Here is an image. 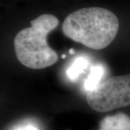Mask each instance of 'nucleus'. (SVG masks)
I'll return each instance as SVG.
<instances>
[{
  "mask_svg": "<svg viewBox=\"0 0 130 130\" xmlns=\"http://www.w3.org/2000/svg\"><path fill=\"white\" fill-rule=\"evenodd\" d=\"M120 28L119 16L111 9L99 6L74 10L65 17L61 25L67 37L95 50L111 44Z\"/></svg>",
  "mask_w": 130,
  "mask_h": 130,
  "instance_id": "nucleus-1",
  "label": "nucleus"
},
{
  "mask_svg": "<svg viewBox=\"0 0 130 130\" xmlns=\"http://www.w3.org/2000/svg\"><path fill=\"white\" fill-rule=\"evenodd\" d=\"M59 20L56 15L43 13L30 21V26L20 30L14 39L15 54L26 67L41 70L58 61L56 52L48 46L47 36L57 28Z\"/></svg>",
  "mask_w": 130,
  "mask_h": 130,
  "instance_id": "nucleus-2",
  "label": "nucleus"
},
{
  "mask_svg": "<svg viewBox=\"0 0 130 130\" xmlns=\"http://www.w3.org/2000/svg\"><path fill=\"white\" fill-rule=\"evenodd\" d=\"M88 106L98 112L130 106V73L103 80L86 95Z\"/></svg>",
  "mask_w": 130,
  "mask_h": 130,
  "instance_id": "nucleus-3",
  "label": "nucleus"
},
{
  "mask_svg": "<svg viewBox=\"0 0 130 130\" xmlns=\"http://www.w3.org/2000/svg\"><path fill=\"white\" fill-rule=\"evenodd\" d=\"M98 130H130V116L118 113L106 116L100 122Z\"/></svg>",
  "mask_w": 130,
  "mask_h": 130,
  "instance_id": "nucleus-4",
  "label": "nucleus"
},
{
  "mask_svg": "<svg viewBox=\"0 0 130 130\" xmlns=\"http://www.w3.org/2000/svg\"><path fill=\"white\" fill-rule=\"evenodd\" d=\"M104 76V68L101 64L93 66L90 70V74L86 79L84 88L89 92L95 89L102 81L103 77Z\"/></svg>",
  "mask_w": 130,
  "mask_h": 130,
  "instance_id": "nucleus-5",
  "label": "nucleus"
},
{
  "mask_svg": "<svg viewBox=\"0 0 130 130\" xmlns=\"http://www.w3.org/2000/svg\"><path fill=\"white\" fill-rule=\"evenodd\" d=\"M88 65V61L85 58L82 56L76 58L67 71V77L71 80L76 79L86 70Z\"/></svg>",
  "mask_w": 130,
  "mask_h": 130,
  "instance_id": "nucleus-6",
  "label": "nucleus"
},
{
  "mask_svg": "<svg viewBox=\"0 0 130 130\" xmlns=\"http://www.w3.org/2000/svg\"><path fill=\"white\" fill-rule=\"evenodd\" d=\"M18 130H38L36 127L32 126H25L23 127H21Z\"/></svg>",
  "mask_w": 130,
  "mask_h": 130,
  "instance_id": "nucleus-7",
  "label": "nucleus"
},
{
  "mask_svg": "<svg viewBox=\"0 0 130 130\" xmlns=\"http://www.w3.org/2000/svg\"><path fill=\"white\" fill-rule=\"evenodd\" d=\"M62 58H65V55H64H64L62 56Z\"/></svg>",
  "mask_w": 130,
  "mask_h": 130,
  "instance_id": "nucleus-8",
  "label": "nucleus"
}]
</instances>
